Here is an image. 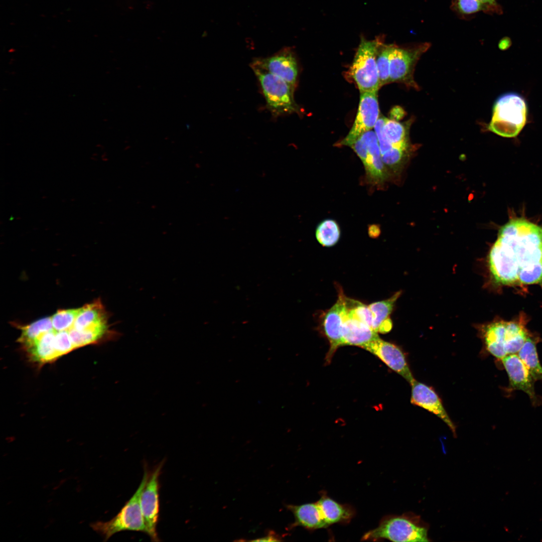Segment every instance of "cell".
<instances>
[{"label":"cell","instance_id":"obj_1","mask_svg":"<svg viewBox=\"0 0 542 542\" xmlns=\"http://www.w3.org/2000/svg\"><path fill=\"white\" fill-rule=\"evenodd\" d=\"M494 281L503 285L542 281V227L523 218L510 219L499 229L488 256Z\"/></svg>","mask_w":542,"mask_h":542},{"label":"cell","instance_id":"obj_2","mask_svg":"<svg viewBox=\"0 0 542 542\" xmlns=\"http://www.w3.org/2000/svg\"><path fill=\"white\" fill-rule=\"evenodd\" d=\"M429 525L412 512L383 517L378 525L365 532L362 541L387 539L396 542H428Z\"/></svg>","mask_w":542,"mask_h":542},{"label":"cell","instance_id":"obj_3","mask_svg":"<svg viewBox=\"0 0 542 542\" xmlns=\"http://www.w3.org/2000/svg\"><path fill=\"white\" fill-rule=\"evenodd\" d=\"M413 120L404 123L379 116L374 129L376 135L381 157L388 167L402 165L413 150L409 141V129Z\"/></svg>","mask_w":542,"mask_h":542},{"label":"cell","instance_id":"obj_4","mask_svg":"<svg viewBox=\"0 0 542 542\" xmlns=\"http://www.w3.org/2000/svg\"><path fill=\"white\" fill-rule=\"evenodd\" d=\"M144 472L139 487L131 498L126 502L119 512L108 521H97L91 523L90 527L107 541L113 534L122 531H135L146 533V525L141 506L142 492L150 476L146 463Z\"/></svg>","mask_w":542,"mask_h":542},{"label":"cell","instance_id":"obj_5","mask_svg":"<svg viewBox=\"0 0 542 542\" xmlns=\"http://www.w3.org/2000/svg\"><path fill=\"white\" fill-rule=\"evenodd\" d=\"M527 113V105L522 96L515 92L504 93L494 103L488 129L503 137H515L526 123Z\"/></svg>","mask_w":542,"mask_h":542},{"label":"cell","instance_id":"obj_6","mask_svg":"<svg viewBox=\"0 0 542 542\" xmlns=\"http://www.w3.org/2000/svg\"><path fill=\"white\" fill-rule=\"evenodd\" d=\"M250 66L260 83L267 106L274 116L299 111L294 98V88L252 62Z\"/></svg>","mask_w":542,"mask_h":542},{"label":"cell","instance_id":"obj_7","mask_svg":"<svg viewBox=\"0 0 542 542\" xmlns=\"http://www.w3.org/2000/svg\"><path fill=\"white\" fill-rule=\"evenodd\" d=\"M352 150L360 159L364 170L365 183L377 190H381L390 178L381 157L378 141L374 131H366L359 137Z\"/></svg>","mask_w":542,"mask_h":542},{"label":"cell","instance_id":"obj_8","mask_svg":"<svg viewBox=\"0 0 542 542\" xmlns=\"http://www.w3.org/2000/svg\"><path fill=\"white\" fill-rule=\"evenodd\" d=\"M379 47L377 40L362 39L358 47L349 74L360 93H377L380 88L376 61Z\"/></svg>","mask_w":542,"mask_h":542},{"label":"cell","instance_id":"obj_9","mask_svg":"<svg viewBox=\"0 0 542 542\" xmlns=\"http://www.w3.org/2000/svg\"><path fill=\"white\" fill-rule=\"evenodd\" d=\"M430 46L428 42L414 44L405 47L392 45L389 57V83H401L408 87L419 90L414 77L415 67Z\"/></svg>","mask_w":542,"mask_h":542},{"label":"cell","instance_id":"obj_10","mask_svg":"<svg viewBox=\"0 0 542 542\" xmlns=\"http://www.w3.org/2000/svg\"><path fill=\"white\" fill-rule=\"evenodd\" d=\"M164 463V460H162L150 472L141 497V506L146 527V534L154 542L161 540L157 532L160 514L159 477Z\"/></svg>","mask_w":542,"mask_h":542},{"label":"cell","instance_id":"obj_11","mask_svg":"<svg viewBox=\"0 0 542 542\" xmlns=\"http://www.w3.org/2000/svg\"><path fill=\"white\" fill-rule=\"evenodd\" d=\"M379 117L377 93H360L358 111L352 126L348 134L337 146H347L364 132L374 128Z\"/></svg>","mask_w":542,"mask_h":542},{"label":"cell","instance_id":"obj_12","mask_svg":"<svg viewBox=\"0 0 542 542\" xmlns=\"http://www.w3.org/2000/svg\"><path fill=\"white\" fill-rule=\"evenodd\" d=\"M508 378L507 390H520L526 393L534 406L542 404V398L536 395L534 389L535 380L517 354H510L501 360Z\"/></svg>","mask_w":542,"mask_h":542},{"label":"cell","instance_id":"obj_13","mask_svg":"<svg viewBox=\"0 0 542 542\" xmlns=\"http://www.w3.org/2000/svg\"><path fill=\"white\" fill-rule=\"evenodd\" d=\"M361 348L379 358L390 369L403 377L410 384L415 379L403 352L395 345L384 341L379 337L365 344Z\"/></svg>","mask_w":542,"mask_h":542},{"label":"cell","instance_id":"obj_14","mask_svg":"<svg viewBox=\"0 0 542 542\" xmlns=\"http://www.w3.org/2000/svg\"><path fill=\"white\" fill-rule=\"evenodd\" d=\"M252 63L283 79L295 88L298 67L295 55L290 48H284L270 57L256 58Z\"/></svg>","mask_w":542,"mask_h":542},{"label":"cell","instance_id":"obj_15","mask_svg":"<svg viewBox=\"0 0 542 542\" xmlns=\"http://www.w3.org/2000/svg\"><path fill=\"white\" fill-rule=\"evenodd\" d=\"M338 289V300L325 313L322 320L323 330L330 343L329 350L326 356V361L328 362L336 350L343 346L342 327L346 310L347 297L342 289Z\"/></svg>","mask_w":542,"mask_h":542},{"label":"cell","instance_id":"obj_16","mask_svg":"<svg viewBox=\"0 0 542 542\" xmlns=\"http://www.w3.org/2000/svg\"><path fill=\"white\" fill-rule=\"evenodd\" d=\"M411 402L432 413L444 422L456 437V427L449 417L441 399L435 390L416 379L411 384Z\"/></svg>","mask_w":542,"mask_h":542},{"label":"cell","instance_id":"obj_17","mask_svg":"<svg viewBox=\"0 0 542 542\" xmlns=\"http://www.w3.org/2000/svg\"><path fill=\"white\" fill-rule=\"evenodd\" d=\"M379 337L377 333L353 316L346 305L342 327L343 346L353 345L361 348Z\"/></svg>","mask_w":542,"mask_h":542},{"label":"cell","instance_id":"obj_18","mask_svg":"<svg viewBox=\"0 0 542 542\" xmlns=\"http://www.w3.org/2000/svg\"><path fill=\"white\" fill-rule=\"evenodd\" d=\"M507 321H494L480 328L486 349L492 355L501 360L507 353L505 350Z\"/></svg>","mask_w":542,"mask_h":542},{"label":"cell","instance_id":"obj_19","mask_svg":"<svg viewBox=\"0 0 542 542\" xmlns=\"http://www.w3.org/2000/svg\"><path fill=\"white\" fill-rule=\"evenodd\" d=\"M286 507L295 518L292 528L301 526L309 530H314L329 526L317 502L301 505L288 504Z\"/></svg>","mask_w":542,"mask_h":542},{"label":"cell","instance_id":"obj_20","mask_svg":"<svg viewBox=\"0 0 542 542\" xmlns=\"http://www.w3.org/2000/svg\"><path fill=\"white\" fill-rule=\"evenodd\" d=\"M317 503L328 526L336 523H348L356 513L352 506L336 501L325 492L321 493Z\"/></svg>","mask_w":542,"mask_h":542},{"label":"cell","instance_id":"obj_21","mask_svg":"<svg viewBox=\"0 0 542 542\" xmlns=\"http://www.w3.org/2000/svg\"><path fill=\"white\" fill-rule=\"evenodd\" d=\"M401 293L398 291L386 300L368 305L373 316L372 329L376 333H386L391 330L392 323L389 316Z\"/></svg>","mask_w":542,"mask_h":542},{"label":"cell","instance_id":"obj_22","mask_svg":"<svg viewBox=\"0 0 542 542\" xmlns=\"http://www.w3.org/2000/svg\"><path fill=\"white\" fill-rule=\"evenodd\" d=\"M536 345V341L528 336L517 353L535 381L542 380V366L538 359Z\"/></svg>","mask_w":542,"mask_h":542},{"label":"cell","instance_id":"obj_23","mask_svg":"<svg viewBox=\"0 0 542 542\" xmlns=\"http://www.w3.org/2000/svg\"><path fill=\"white\" fill-rule=\"evenodd\" d=\"M341 236L340 228L338 222L331 218L325 219L317 226L315 236L323 246L331 247L339 241Z\"/></svg>","mask_w":542,"mask_h":542},{"label":"cell","instance_id":"obj_24","mask_svg":"<svg viewBox=\"0 0 542 542\" xmlns=\"http://www.w3.org/2000/svg\"><path fill=\"white\" fill-rule=\"evenodd\" d=\"M528 337L522 324L514 321L507 322L505 344L507 354L517 353Z\"/></svg>","mask_w":542,"mask_h":542},{"label":"cell","instance_id":"obj_25","mask_svg":"<svg viewBox=\"0 0 542 542\" xmlns=\"http://www.w3.org/2000/svg\"><path fill=\"white\" fill-rule=\"evenodd\" d=\"M392 45H385L378 49L376 56V66L380 87L389 83L390 53Z\"/></svg>","mask_w":542,"mask_h":542},{"label":"cell","instance_id":"obj_26","mask_svg":"<svg viewBox=\"0 0 542 542\" xmlns=\"http://www.w3.org/2000/svg\"><path fill=\"white\" fill-rule=\"evenodd\" d=\"M451 8L461 17L471 16L481 11L488 13L486 7L478 0H453Z\"/></svg>","mask_w":542,"mask_h":542},{"label":"cell","instance_id":"obj_27","mask_svg":"<svg viewBox=\"0 0 542 542\" xmlns=\"http://www.w3.org/2000/svg\"><path fill=\"white\" fill-rule=\"evenodd\" d=\"M487 8L488 13L501 14L502 10L496 0H478Z\"/></svg>","mask_w":542,"mask_h":542},{"label":"cell","instance_id":"obj_28","mask_svg":"<svg viewBox=\"0 0 542 542\" xmlns=\"http://www.w3.org/2000/svg\"><path fill=\"white\" fill-rule=\"evenodd\" d=\"M281 537L274 531L270 530L264 536L251 540L253 541H279L282 540Z\"/></svg>","mask_w":542,"mask_h":542},{"label":"cell","instance_id":"obj_29","mask_svg":"<svg viewBox=\"0 0 542 542\" xmlns=\"http://www.w3.org/2000/svg\"><path fill=\"white\" fill-rule=\"evenodd\" d=\"M510 44V39L508 37H504L501 40L499 43V47L501 49H505L508 48Z\"/></svg>","mask_w":542,"mask_h":542}]
</instances>
